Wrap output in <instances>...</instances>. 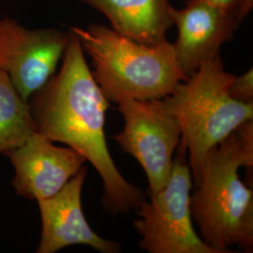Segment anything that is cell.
<instances>
[{"mask_svg":"<svg viewBox=\"0 0 253 253\" xmlns=\"http://www.w3.org/2000/svg\"><path fill=\"white\" fill-rule=\"evenodd\" d=\"M70 39L60 71L27 100L37 131L73 148L93 165L103 183L102 204L112 215L136 210L145 192L126 180L109 152L104 132L109 102L84 58L77 36Z\"/></svg>","mask_w":253,"mask_h":253,"instance_id":"1","label":"cell"},{"mask_svg":"<svg viewBox=\"0 0 253 253\" xmlns=\"http://www.w3.org/2000/svg\"><path fill=\"white\" fill-rule=\"evenodd\" d=\"M240 167L253 169V120L208 151L190 195L191 217L199 235L217 253H233L232 247L253 253V192L240 179Z\"/></svg>","mask_w":253,"mask_h":253,"instance_id":"2","label":"cell"},{"mask_svg":"<svg viewBox=\"0 0 253 253\" xmlns=\"http://www.w3.org/2000/svg\"><path fill=\"white\" fill-rule=\"evenodd\" d=\"M70 29L90 56L92 75L109 102L163 99L188 79L167 41L145 45L97 24Z\"/></svg>","mask_w":253,"mask_h":253,"instance_id":"3","label":"cell"},{"mask_svg":"<svg viewBox=\"0 0 253 253\" xmlns=\"http://www.w3.org/2000/svg\"><path fill=\"white\" fill-rule=\"evenodd\" d=\"M234 77L224 70L218 54L202 64L163 98L178 123L179 146L187 154L195 186L199 183L208 151L238 126L253 119V103L239 102L229 93Z\"/></svg>","mask_w":253,"mask_h":253,"instance_id":"4","label":"cell"},{"mask_svg":"<svg viewBox=\"0 0 253 253\" xmlns=\"http://www.w3.org/2000/svg\"><path fill=\"white\" fill-rule=\"evenodd\" d=\"M192 176L187 154L178 145L169 179L136 209L133 227L140 248L149 253H217L201 238L190 212Z\"/></svg>","mask_w":253,"mask_h":253,"instance_id":"5","label":"cell"},{"mask_svg":"<svg viewBox=\"0 0 253 253\" xmlns=\"http://www.w3.org/2000/svg\"><path fill=\"white\" fill-rule=\"evenodd\" d=\"M123 130L113 139L141 165L149 184V194L166 185L173 157L180 143V128L163 99L120 101Z\"/></svg>","mask_w":253,"mask_h":253,"instance_id":"6","label":"cell"},{"mask_svg":"<svg viewBox=\"0 0 253 253\" xmlns=\"http://www.w3.org/2000/svg\"><path fill=\"white\" fill-rule=\"evenodd\" d=\"M69 39V31L30 29L14 19H0V70L26 101L55 73Z\"/></svg>","mask_w":253,"mask_h":253,"instance_id":"7","label":"cell"},{"mask_svg":"<svg viewBox=\"0 0 253 253\" xmlns=\"http://www.w3.org/2000/svg\"><path fill=\"white\" fill-rule=\"evenodd\" d=\"M251 11L242 7L224 8L208 0H188L182 9L171 8L172 25L178 29L172 43L181 72L188 78L200 66L219 54Z\"/></svg>","mask_w":253,"mask_h":253,"instance_id":"8","label":"cell"},{"mask_svg":"<svg viewBox=\"0 0 253 253\" xmlns=\"http://www.w3.org/2000/svg\"><path fill=\"white\" fill-rule=\"evenodd\" d=\"M54 143L36 131L6 154L14 169L12 186L20 196L37 201L52 197L84 166L81 154Z\"/></svg>","mask_w":253,"mask_h":253,"instance_id":"9","label":"cell"},{"mask_svg":"<svg viewBox=\"0 0 253 253\" xmlns=\"http://www.w3.org/2000/svg\"><path fill=\"white\" fill-rule=\"evenodd\" d=\"M87 169L83 166L52 197L37 201L42 217L38 253H54L73 245H86L100 253H118L121 245L96 234L82 209L81 195Z\"/></svg>","mask_w":253,"mask_h":253,"instance_id":"10","label":"cell"},{"mask_svg":"<svg viewBox=\"0 0 253 253\" xmlns=\"http://www.w3.org/2000/svg\"><path fill=\"white\" fill-rule=\"evenodd\" d=\"M102 12L113 29L145 45L166 40L172 26L168 0H80Z\"/></svg>","mask_w":253,"mask_h":253,"instance_id":"11","label":"cell"},{"mask_svg":"<svg viewBox=\"0 0 253 253\" xmlns=\"http://www.w3.org/2000/svg\"><path fill=\"white\" fill-rule=\"evenodd\" d=\"M36 131L27 101L0 70V154L18 148Z\"/></svg>","mask_w":253,"mask_h":253,"instance_id":"12","label":"cell"},{"mask_svg":"<svg viewBox=\"0 0 253 253\" xmlns=\"http://www.w3.org/2000/svg\"><path fill=\"white\" fill-rule=\"evenodd\" d=\"M229 93L234 100L243 103H253V69L241 76H235L229 87Z\"/></svg>","mask_w":253,"mask_h":253,"instance_id":"13","label":"cell"},{"mask_svg":"<svg viewBox=\"0 0 253 253\" xmlns=\"http://www.w3.org/2000/svg\"><path fill=\"white\" fill-rule=\"evenodd\" d=\"M208 1L224 8L242 7L250 11L253 9V0H208Z\"/></svg>","mask_w":253,"mask_h":253,"instance_id":"14","label":"cell"}]
</instances>
